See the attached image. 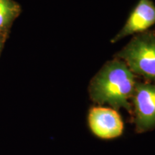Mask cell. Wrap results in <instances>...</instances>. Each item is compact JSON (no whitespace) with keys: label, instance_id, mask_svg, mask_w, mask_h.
I'll list each match as a JSON object with an SVG mask.
<instances>
[{"label":"cell","instance_id":"obj_4","mask_svg":"<svg viewBox=\"0 0 155 155\" xmlns=\"http://www.w3.org/2000/svg\"><path fill=\"white\" fill-rule=\"evenodd\" d=\"M88 122L93 133L100 138H115L123 132L124 124L121 116L111 108H92L89 112Z\"/></svg>","mask_w":155,"mask_h":155},{"label":"cell","instance_id":"obj_6","mask_svg":"<svg viewBox=\"0 0 155 155\" xmlns=\"http://www.w3.org/2000/svg\"><path fill=\"white\" fill-rule=\"evenodd\" d=\"M22 12V7L15 0H0V35L9 38L13 23Z\"/></svg>","mask_w":155,"mask_h":155},{"label":"cell","instance_id":"obj_1","mask_svg":"<svg viewBox=\"0 0 155 155\" xmlns=\"http://www.w3.org/2000/svg\"><path fill=\"white\" fill-rule=\"evenodd\" d=\"M132 72L124 62H108L93 79L90 94L94 101L108 103L115 108L124 107L131 111L128 98L132 96L135 88Z\"/></svg>","mask_w":155,"mask_h":155},{"label":"cell","instance_id":"obj_5","mask_svg":"<svg viewBox=\"0 0 155 155\" xmlns=\"http://www.w3.org/2000/svg\"><path fill=\"white\" fill-rule=\"evenodd\" d=\"M155 24V5L152 0H139L122 30L114 37L115 42L135 32H142Z\"/></svg>","mask_w":155,"mask_h":155},{"label":"cell","instance_id":"obj_3","mask_svg":"<svg viewBox=\"0 0 155 155\" xmlns=\"http://www.w3.org/2000/svg\"><path fill=\"white\" fill-rule=\"evenodd\" d=\"M137 130L144 131L155 127V85L136 83L132 94Z\"/></svg>","mask_w":155,"mask_h":155},{"label":"cell","instance_id":"obj_7","mask_svg":"<svg viewBox=\"0 0 155 155\" xmlns=\"http://www.w3.org/2000/svg\"><path fill=\"white\" fill-rule=\"evenodd\" d=\"M7 38H8V37L3 35H0V56H1L2 52L4 46L7 42Z\"/></svg>","mask_w":155,"mask_h":155},{"label":"cell","instance_id":"obj_2","mask_svg":"<svg viewBox=\"0 0 155 155\" xmlns=\"http://www.w3.org/2000/svg\"><path fill=\"white\" fill-rule=\"evenodd\" d=\"M116 57L127 62L131 72L155 81V34L135 37Z\"/></svg>","mask_w":155,"mask_h":155}]
</instances>
